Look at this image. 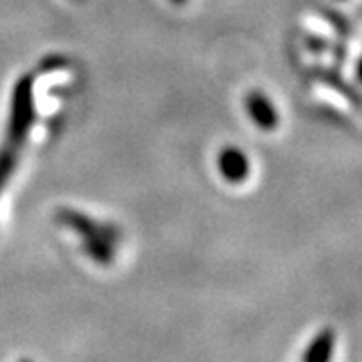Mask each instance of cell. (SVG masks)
<instances>
[{
	"label": "cell",
	"instance_id": "1",
	"mask_svg": "<svg viewBox=\"0 0 362 362\" xmlns=\"http://www.w3.org/2000/svg\"><path fill=\"white\" fill-rule=\"evenodd\" d=\"M59 220L71 230H75L78 235L85 238V252L89 254L90 259L97 264H111L113 254H115V230L105 228L101 223H95L89 218L75 214V211H61Z\"/></svg>",
	"mask_w": 362,
	"mask_h": 362
},
{
	"label": "cell",
	"instance_id": "2",
	"mask_svg": "<svg viewBox=\"0 0 362 362\" xmlns=\"http://www.w3.org/2000/svg\"><path fill=\"white\" fill-rule=\"evenodd\" d=\"M218 168L223 180L230 183H242L250 173V163L244 151L235 149V147H228L223 149L218 157Z\"/></svg>",
	"mask_w": 362,
	"mask_h": 362
},
{
	"label": "cell",
	"instance_id": "3",
	"mask_svg": "<svg viewBox=\"0 0 362 362\" xmlns=\"http://www.w3.org/2000/svg\"><path fill=\"white\" fill-rule=\"evenodd\" d=\"M247 113L252 117V121L262 127L264 131H272L278 125V113L276 107L270 103V99L264 93H250L247 97Z\"/></svg>",
	"mask_w": 362,
	"mask_h": 362
},
{
	"label": "cell",
	"instance_id": "4",
	"mask_svg": "<svg viewBox=\"0 0 362 362\" xmlns=\"http://www.w3.org/2000/svg\"><path fill=\"white\" fill-rule=\"evenodd\" d=\"M337 344V334L332 328H322L304 352L302 362H330Z\"/></svg>",
	"mask_w": 362,
	"mask_h": 362
},
{
	"label": "cell",
	"instance_id": "5",
	"mask_svg": "<svg viewBox=\"0 0 362 362\" xmlns=\"http://www.w3.org/2000/svg\"><path fill=\"white\" fill-rule=\"evenodd\" d=\"M14 168V156L13 149H4L0 153V189L4 187V183L8 180V175L13 173Z\"/></svg>",
	"mask_w": 362,
	"mask_h": 362
},
{
	"label": "cell",
	"instance_id": "6",
	"mask_svg": "<svg viewBox=\"0 0 362 362\" xmlns=\"http://www.w3.org/2000/svg\"><path fill=\"white\" fill-rule=\"evenodd\" d=\"M356 75H358V81L362 83V59H361V63H358V71H356Z\"/></svg>",
	"mask_w": 362,
	"mask_h": 362
},
{
	"label": "cell",
	"instance_id": "7",
	"mask_svg": "<svg viewBox=\"0 0 362 362\" xmlns=\"http://www.w3.org/2000/svg\"><path fill=\"white\" fill-rule=\"evenodd\" d=\"M173 2H183V0H173Z\"/></svg>",
	"mask_w": 362,
	"mask_h": 362
},
{
	"label": "cell",
	"instance_id": "8",
	"mask_svg": "<svg viewBox=\"0 0 362 362\" xmlns=\"http://www.w3.org/2000/svg\"><path fill=\"white\" fill-rule=\"evenodd\" d=\"M21 362H30V361H21Z\"/></svg>",
	"mask_w": 362,
	"mask_h": 362
}]
</instances>
